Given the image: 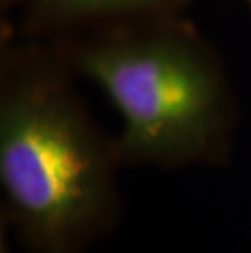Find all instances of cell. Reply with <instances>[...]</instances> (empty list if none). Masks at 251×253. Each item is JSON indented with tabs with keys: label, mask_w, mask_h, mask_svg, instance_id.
<instances>
[{
	"label": "cell",
	"mask_w": 251,
	"mask_h": 253,
	"mask_svg": "<svg viewBox=\"0 0 251 253\" xmlns=\"http://www.w3.org/2000/svg\"><path fill=\"white\" fill-rule=\"evenodd\" d=\"M26 15L47 28L101 26L163 15H179L189 0H20Z\"/></svg>",
	"instance_id": "cell-3"
},
{
	"label": "cell",
	"mask_w": 251,
	"mask_h": 253,
	"mask_svg": "<svg viewBox=\"0 0 251 253\" xmlns=\"http://www.w3.org/2000/svg\"><path fill=\"white\" fill-rule=\"evenodd\" d=\"M61 67L33 49H8L2 66L0 180L30 253H82L116 211V142Z\"/></svg>",
	"instance_id": "cell-1"
},
{
	"label": "cell",
	"mask_w": 251,
	"mask_h": 253,
	"mask_svg": "<svg viewBox=\"0 0 251 253\" xmlns=\"http://www.w3.org/2000/svg\"><path fill=\"white\" fill-rule=\"evenodd\" d=\"M247 2H248V3H250V7H251V0H247Z\"/></svg>",
	"instance_id": "cell-4"
},
{
	"label": "cell",
	"mask_w": 251,
	"mask_h": 253,
	"mask_svg": "<svg viewBox=\"0 0 251 253\" xmlns=\"http://www.w3.org/2000/svg\"><path fill=\"white\" fill-rule=\"evenodd\" d=\"M62 57L116 106L121 160L183 165L227 155L235 120L228 80L178 15L95 26L67 42Z\"/></svg>",
	"instance_id": "cell-2"
}]
</instances>
